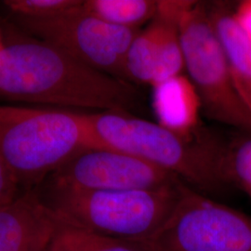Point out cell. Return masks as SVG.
Returning a JSON list of instances; mask_svg holds the SVG:
<instances>
[{
	"label": "cell",
	"mask_w": 251,
	"mask_h": 251,
	"mask_svg": "<svg viewBox=\"0 0 251 251\" xmlns=\"http://www.w3.org/2000/svg\"><path fill=\"white\" fill-rule=\"evenodd\" d=\"M0 96L32 103L127 113L139 102L129 81L81 63L60 48L26 34L11 22L1 25Z\"/></svg>",
	"instance_id": "obj_1"
},
{
	"label": "cell",
	"mask_w": 251,
	"mask_h": 251,
	"mask_svg": "<svg viewBox=\"0 0 251 251\" xmlns=\"http://www.w3.org/2000/svg\"><path fill=\"white\" fill-rule=\"evenodd\" d=\"M87 115L97 148L131 154L171 172L206 196L230 186L224 172L226 144L205 129L184 138L124 112Z\"/></svg>",
	"instance_id": "obj_2"
},
{
	"label": "cell",
	"mask_w": 251,
	"mask_h": 251,
	"mask_svg": "<svg viewBox=\"0 0 251 251\" xmlns=\"http://www.w3.org/2000/svg\"><path fill=\"white\" fill-rule=\"evenodd\" d=\"M97 148L87 114L0 106V154L30 186L82 151Z\"/></svg>",
	"instance_id": "obj_3"
},
{
	"label": "cell",
	"mask_w": 251,
	"mask_h": 251,
	"mask_svg": "<svg viewBox=\"0 0 251 251\" xmlns=\"http://www.w3.org/2000/svg\"><path fill=\"white\" fill-rule=\"evenodd\" d=\"M181 182L126 191L52 187L48 205L85 229L119 239L144 241L156 233L171 215L179 200Z\"/></svg>",
	"instance_id": "obj_4"
},
{
	"label": "cell",
	"mask_w": 251,
	"mask_h": 251,
	"mask_svg": "<svg viewBox=\"0 0 251 251\" xmlns=\"http://www.w3.org/2000/svg\"><path fill=\"white\" fill-rule=\"evenodd\" d=\"M185 70L206 117L251 135V113L234 89L207 5L189 1L179 20Z\"/></svg>",
	"instance_id": "obj_5"
},
{
	"label": "cell",
	"mask_w": 251,
	"mask_h": 251,
	"mask_svg": "<svg viewBox=\"0 0 251 251\" xmlns=\"http://www.w3.org/2000/svg\"><path fill=\"white\" fill-rule=\"evenodd\" d=\"M141 242L149 251H251V217L181 182L166 223Z\"/></svg>",
	"instance_id": "obj_6"
},
{
	"label": "cell",
	"mask_w": 251,
	"mask_h": 251,
	"mask_svg": "<svg viewBox=\"0 0 251 251\" xmlns=\"http://www.w3.org/2000/svg\"><path fill=\"white\" fill-rule=\"evenodd\" d=\"M79 8L63 16L32 20L11 16L10 22L31 36L60 48L81 63L126 80V55L141 31L111 25Z\"/></svg>",
	"instance_id": "obj_7"
},
{
	"label": "cell",
	"mask_w": 251,
	"mask_h": 251,
	"mask_svg": "<svg viewBox=\"0 0 251 251\" xmlns=\"http://www.w3.org/2000/svg\"><path fill=\"white\" fill-rule=\"evenodd\" d=\"M177 176L131 154L93 148L75 154L52 174V187L79 191H126L164 187Z\"/></svg>",
	"instance_id": "obj_8"
},
{
	"label": "cell",
	"mask_w": 251,
	"mask_h": 251,
	"mask_svg": "<svg viewBox=\"0 0 251 251\" xmlns=\"http://www.w3.org/2000/svg\"><path fill=\"white\" fill-rule=\"evenodd\" d=\"M60 217L35 191L0 208V251H47Z\"/></svg>",
	"instance_id": "obj_9"
},
{
	"label": "cell",
	"mask_w": 251,
	"mask_h": 251,
	"mask_svg": "<svg viewBox=\"0 0 251 251\" xmlns=\"http://www.w3.org/2000/svg\"><path fill=\"white\" fill-rule=\"evenodd\" d=\"M152 108L159 125L184 138L198 134L202 111L198 90L183 74L152 86Z\"/></svg>",
	"instance_id": "obj_10"
},
{
	"label": "cell",
	"mask_w": 251,
	"mask_h": 251,
	"mask_svg": "<svg viewBox=\"0 0 251 251\" xmlns=\"http://www.w3.org/2000/svg\"><path fill=\"white\" fill-rule=\"evenodd\" d=\"M207 9L223 47L234 89L251 113V43L227 3L216 2L207 5Z\"/></svg>",
	"instance_id": "obj_11"
},
{
	"label": "cell",
	"mask_w": 251,
	"mask_h": 251,
	"mask_svg": "<svg viewBox=\"0 0 251 251\" xmlns=\"http://www.w3.org/2000/svg\"><path fill=\"white\" fill-rule=\"evenodd\" d=\"M188 0H159L155 18L160 24V41L151 87L185 70L179 20Z\"/></svg>",
	"instance_id": "obj_12"
},
{
	"label": "cell",
	"mask_w": 251,
	"mask_h": 251,
	"mask_svg": "<svg viewBox=\"0 0 251 251\" xmlns=\"http://www.w3.org/2000/svg\"><path fill=\"white\" fill-rule=\"evenodd\" d=\"M58 215L60 224L49 251H149L141 241L96 233L70 223L59 213Z\"/></svg>",
	"instance_id": "obj_13"
},
{
	"label": "cell",
	"mask_w": 251,
	"mask_h": 251,
	"mask_svg": "<svg viewBox=\"0 0 251 251\" xmlns=\"http://www.w3.org/2000/svg\"><path fill=\"white\" fill-rule=\"evenodd\" d=\"M159 0H85L84 11L117 26L140 29L156 15Z\"/></svg>",
	"instance_id": "obj_14"
},
{
	"label": "cell",
	"mask_w": 251,
	"mask_h": 251,
	"mask_svg": "<svg viewBox=\"0 0 251 251\" xmlns=\"http://www.w3.org/2000/svg\"><path fill=\"white\" fill-rule=\"evenodd\" d=\"M160 41V24L153 18L136 36L126 55V80L141 84L152 83Z\"/></svg>",
	"instance_id": "obj_15"
},
{
	"label": "cell",
	"mask_w": 251,
	"mask_h": 251,
	"mask_svg": "<svg viewBox=\"0 0 251 251\" xmlns=\"http://www.w3.org/2000/svg\"><path fill=\"white\" fill-rule=\"evenodd\" d=\"M224 172L230 186L242 190L251 198V135L226 144Z\"/></svg>",
	"instance_id": "obj_16"
},
{
	"label": "cell",
	"mask_w": 251,
	"mask_h": 251,
	"mask_svg": "<svg viewBox=\"0 0 251 251\" xmlns=\"http://www.w3.org/2000/svg\"><path fill=\"white\" fill-rule=\"evenodd\" d=\"M82 0H4L2 4L11 16L48 20L70 13L82 5Z\"/></svg>",
	"instance_id": "obj_17"
},
{
	"label": "cell",
	"mask_w": 251,
	"mask_h": 251,
	"mask_svg": "<svg viewBox=\"0 0 251 251\" xmlns=\"http://www.w3.org/2000/svg\"><path fill=\"white\" fill-rule=\"evenodd\" d=\"M19 181L0 154V208L8 206L17 198Z\"/></svg>",
	"instance_id": "obj_18"
},
{
	"label": "cell",
	"mask_w": 251,
	"mask_h": 251,
	"mask_svg": "<svg viewBox=\"0 0 251 251\" xmlns=\"http://www.w3.org/2000/svg\"><path fill=\"white\" fill-rule=\"evenodd\" d=\"M233 16L243 33L251 43V0L241 2L233 11Z\"/></svg>",
	"instance_id": "obj_19"
},
{
	"label": "cell",
	"mask_w": 251,
	"mask_h": 251,
	"mask_svg": "<svg viewBox=\"0 0 251 251\" xmlns=\"http://www.w3.org/2000/svg\"><path fill=\"white\" fill-rule=\"evenodd\" d=\"M4 47H5L4 37H3V33H2V30H1V27H0V61H1L2 55L4 52Z\"/></svg>",
	"instance_id": "obj_20"
},
{
	"label": "cell",
	"mask_w": 251,
	"mask_h": 251,
	"mask_svg": "<svg viewBox=\"0 0 251 251\" xmlns=\"http://www.w3.org/2000/svg\"><path fill=\"white\" fill-rule=\"evenodd\" d=\"M49 251V250H48V251Z\"/></svg>",
	"instance_id": "obj_21"
}]
</instances>
